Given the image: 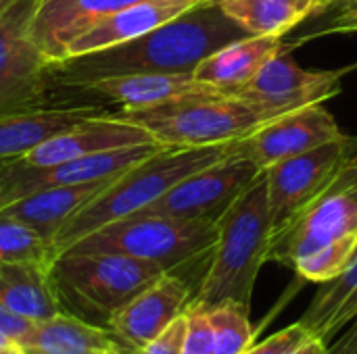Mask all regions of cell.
I'll return each instance as SVG.
<instances>
[{
    "instance_id": "8992f818",
    "label": "cell",
    "mask_w": 357,
    "mask_h": 354,
    "mask_svg": "<svg viewBox=\"0 0 357 354\" xmlns=\"http://www.w3.org/2000/svg\"><path fill=\"white\" fill-rule=\"evenodd\" d=\"M117 117L140 125L161 146L174 148L232 144L270 121L259 108L230 94L195 96L151 108H121Z\"/></svg>"
},
{
    "instance_id": "d6a6232c",
    "label": "cell",
    "mask_w": 357,
    "mask_h": 354,
    "mask_svg": "<svg viewBox=\"0 0 357 354\" xmlns=\"http://www.w3.org/2000/svg\"><path fill=\"white\" fill-rule=\"evenodd\" d=\"M289 354H331V346L320 338H310L305 344H301L299 348Z\"/></svg>"
},
{
    "instance_id": "5bb4252c",
    "label": "cell",
    "mask_w": 357,
    "mask_h": 354,
    "mask_svg": "<svg viewBox=\"0 0 357 354\" xmlns=\"http://www.w3.org/2000/svg\"><path fill=\"white\" fill-rule=\"evenodd\" d=\"M151 142H155L153 136L140 125H134L117 117V113L115 115L105 113L100 117L88 119L84 123H77L73 127L54 134L52 138L44 140L29 152L15 156L13 161L25 167H52L79 156L96 154L113 148L151 144Z\"/></svg>"
},
{
    "instance_id": "277c9868",
    "label": "cell",
    "mask_w": 357,
    "mask_h": 354,
    "mask_svg": "<svg viewBox=\"0 0 357 354\" xmlns=\"http://www.w3.org/2000/svg\"><path fill=\"white\" fill-rule=\"evenodd\" d=\"M230 154L228 144L224 146H201V148H174L161 146L151 156L142 159L126 173L115 177L96 198L82 207L54 236L52 246L56 257L79 238L94 230L113 223L117 219L140 213L142 209L157 202L176 184L188 175L222 161Z\"/></svg>"
},
{
    "instance_id": "4dcf8cb0",
    "label": "cell",
    "mask_w": 357,
    "mask_h": 354,
    "mask_svg": "<svg viewBox=\"0 0 357 354\" xmlns=\"http://www.w3.org/2000/svg\"><path fill=\"white\" fill-rule=\"evenodd\" d=\"M33 325V321L29 319H23L15 313H10L8 309H4L0 305V332L8 338H13L15 342H21L23 336L29 332V328Z\"/></svg>"
},
{
    "instance_id": "7a4b0ae2",
    "label": "cell",
    "mask_w": 357,
    "mask_h": 354,
    "mask_svg": "<svg viewBox=\"0 0 357 354\" xmlns=\"http://www.w3.org/2000/svg\"><path fill=\"white\" fill-rule=\"evenodd\" d=\"M357 250V163L347 161L331 184L272 232L270 257L299 277L326 284Z\"/></svg>"
},
{
    "instance_id": "f546056e",
    "label": "cell",
    "mask_w": 357,
    "mask_h": 354,
    "mask_svg": "<svg viewBox=\"0 0 357 354\" xmlns=\"http://www.w3.org/2000/svg\"><path fill=\"white\" fill-rule=\"evenodd\" d=\"M186 336V313L174 319L159 336H155L151 342H146L136 354H182Z\"/></svg>"
},
{
    "instance_id": "836d02e7",
    "label": "cell",
    "mask_w": 357,
    "mask_h": 354,
    "mask_svg": "<svg viewBox=\"0 0 357 354\" xmlns=\"http://www.w3.org/2000/svg\"><path fill=\"white\" fill-rule=\"evenodd\" d=\"M19 348H21L19 342H15L13 338L4 336V334L0 332V354H15Z\"/></svg>"
},
{
    "instance_id": "e0dca14e",
    "label": "cell",
    "mask_w": 357,
    "mask_h": 354,
    "mask_svg": "<svg viewBox=\"0 0 357 354\" xmlns=\"http://www.w3.org/2000/svg\"><path fill=\"white\" fill-rule=\"evenodd\" d=\"M201 2L205 0H140L96 21L90 29L71 42L65 58L98 52L136 40Z\"/></svg>"
},
{
    "instance_id": "d4e9b609",
    "label": "cell",
    "mask_w": 357,
    "mask_h": 354,
    "mask_svg": "<svg viewBox=\"0 0 357 354\" xmlns=\"http://www.w3.org/2000/svg\"><path fill=\"white\" fill-rule=\"evenodd\" d=\"M224 13L249 35L282 38L322 10V0H218Z\"/></svg>"
},
{
    "instance_id": "cb8c5ba5",
    "label": "cell",
    "mask_w": 357,
    "mask_h": 354,
    "mask_svg": "<svg viewBox=\"0 0 357 354\" xmlns=\"http://www.w3.org/2000/svg\"><path fill=\"white\" fill-rule=\"evenodd\" d=\"M357 317V250L345 269L331 282L320 284L299 323L326 344Z\"/></svg>"
},
{
    "instance_id": "2e32d148",
    "label": "cell",
    "mask_w": 357,
    "mask_h": 354,
    "mask_svg": "<svg viewBox=\"0 0 357 354\" xmlns=\"http://www.w3.org/2000/svg\"><path fill=\"white\" fill-rule=\"evenodd\" d=\"M140 0H40L31 21V38L50 63L67 56L75 38L102 17Z\"/></svg>"
},
{
    "instance_id": "52a82bcc",
    "label": "cell",
    "mask_w": 357,
    "mask_h": 354,
    "mask_svg": "<svg viewBox=\"0 0 357 354\" xmlns=\"http://www.w3.org/2000/svg\"><path fill=\"white\" fill-rule=\"evenodd\" d=\"M215 236L218 225L211 221L134 213L94 230L63 252H113L155 263L165 271H176L209 255Z\"/></svg>"
},
{
    "instance_id": "9a60e30c",
    "label": "cell",
    "mask_w": 357,
    "mask_h": 354,
    "mask_svg": "<svg viewBox=\"0 0 357 354\" xmlns=\"http://www.w3.org/2000/svg\"><path fill=\"white\" fill-rule=\"evenodd\" d=\"M190 300L188 284L176 275V271H167L115 311L107 328L123 344L138 351L159 336L174 319L184 315Z\"/></svg>"
},
{
    "instance_id": "ffe728a7",
    "label": "cell",
    "mask_w": 357,
    "mask_h": 354,
    "mask_svg": "<svg viewBox=\"0 0 357 354\" xmlns=\"http://www.w3.org/2000/svg\"><path fill=\"white\" fill-rule=\"evenodd\" d=\"M105 115L96 106H33L0 115V161L15 159L54 134Z\"/></svg>"
},
{
    "instance_id": "4fadbf2b",
    "label": "cell",
    "mask_w": 357,
    "mask_h": 354,
    "mask_svg": "<svg viewBox=\"0 0 357 354\" xmlns=\"http://www.w3.org/2000/svg\"><path fill=\"white\" fill-rule=\"evenodd\" d=\"M345 138L284 159L264 171L274 230L312 202L339 173L345 163Z\"/></svg>"
},
{
    "instance_id": "ac0fdd59",
    "label": "cell",
    "mask_w": 357,
    "mask_h": 354,
    "mask_svg": "<svg viewBox=\"0 0 357 354\" xmlns=\"http://www.w3.org/2000/svg\"><path fill=\"white\" fill-rule=\"evenodd\" d=\"M82 90L100 94L123 108H151L195 96L224 94L218 88L199 81L192 73H134L96 79Z\"/></svg>"
},
{
    "instance_id": "d6986e66",
    "label": "cell",
    "mask_w": 357,
    "mask_h": 354,
    "mask_svg": "<svg viewBox=\"0 0 357 354\" xmlns=\"http://www.w3.org/2000/svg\"><path fill=\"white\" fill-rule=\"evenodd\" d=\"M19 346L36 354H136L109 328L69 313L33 321Z\"/></svg>"
},
{
    "instance_id": "6da1fadb",
    "label": "cell",
    "mask_w": 357,
    "mask_h": 354,
    "mask_svg": "<svg viewBox=\"0 0 357 354\" xmlns=\"http://www.w3.org/2000/svg\"><path fill=\"white\" fill-rule=\"evenodd\" d=\"M245 35L218 0H205L136 40L52 63V81L82 90L117 75L192 73L211 52Z\"/></svg>"
},
{
    "instance_id": "5b68a950",
    "label": "cell",
    "mask_w": 357,
    "mask_h": 354,
    "mask_svg": "<svg viewBox=\"0 0 357 354\" xmlns=\"http://www.w3.org/2000/svg\"><path fill=\"white\" fill-rule=\"evenodd\" d=\"M163 273L155 263L113 252H63L50 265L63 313L105 328L115 311Z\"/></svg>"
},
{
    "instance_id": "7c38bea8",
    "label": "cell",
    "mask_w": 357,
    "mask_h": 354,
    "mask_svg": "<svg viewBox=\"0 0 357 354\" xmlns=\"http://www.w3.org/2000/svg\"><path fill=\"white\" fill-rule=\"evenodd\" d=\"M343 138L335 117L322 104H310L266 121L247 138L228 144V148L230 154L245 156L261 171H268L284 159Z\"/></svg>"
},
{
    "instance_id": "603a6c76",
    "label": "cell",
    "mask_w": 357,
    "mask_h": 354,
    "mask_svg": "<svg viewBox=\"0 0 357 354\" xmlns=\"http://www.w3.org/2000/svg\"><path fill=\"white\" fill-rule=\"evenodd\" d=\"M0 305L29 321L63 313L50 282V267L38 263H0Z\"/></svg>"
},
{
    "instance_id": "8fae6325",
    "label": "cell",
    "mask_w": 357,
    "mask_h": 354,
    "mask_svg": "<svg viewBox=\"0 0 357 354\" xmlns=\"http://www.w3.org/2000/svg\"><path fill=\"white\" fill-rule=\"evenodd\" d=\"M345 71H307L280 48L259 73L232 96L259 108L268 119L310 104H322L341 90Z\"/></svg>"
},
{
    "instance_id": "f1b7e54d",
    "label": "cell",
    "mask_w": 357,
    "mask_h": 354,
    "mask_svg": "<svg viewBox=\"0 0 357 354\" xmlns=\"http://www.w3.org/2000/svg\"><path fill=\"white\" fill-rule=\"evenodd\" d=\"M310 338H314L299 321L278 330L276 334H272L270 338H266L259 344H251L243 354H289L295 348H299L301 344H305Z\"/></svg>"
},
{
    "instance_id": "4316f807",
    "label": "cell",
    "mask_w": 357,
    "mask_h": 354,
    "mask_svg": "<svg viewBox=\"0 0 357 354\" xmlns=\"http://www.w3.org/2000/svg\"><path fill=\"white\" fill-rule=\"evenodd\" d=\"M249 313L238 305L226 303L207 311L211 334H213V354H243L255 342V330L249 321Z\"/></svg>"
},
{
    "instance_id": "7402d4cb",
    "label": "cell",
    "mask_w": 357,
    "mask_h": 354,
    "mask_svg": "<svg viewBox=\"0 0 357 354\" xmlns=\"http://www.w3.org/2000/svg\"><path fill=\"white\" fill-rule=\"evenodd\" d=\"M109 182H96V184H82V186H63V188H50L40 190L29 196H23L10 204L0 207V215L21 221L33 230H38L48 240H54V236L61 232V227L92 198H96L109 184Z\"/></svg>"
},
{
    "instance_id": "d590c367",
    "label": "cell",
    "mask_w": 357,
    "mask_h": 354,
    "mask_svg": "<svg viewBox=\"0 0 357 354\" xmlns=\"http://www.w3.org/2000/svg\"><path fill=\"white\" fill-rule=\"evenodd\" d=\"M13 2H15V0H0V15H2V13H4Z\"/></svg>"
},
{
    "instance_id": "484cf974",
    "label": "cell",
    "mask_w": 357,
    "mask_h": 354,
    "mask_svg": "<svg viewBox=\"0 0 357 354\" xmlns=\"http://www.w3.org/2000/svg\"><path fill=\"white\" fill-rule=\"evenodd\" d=\"M56 259L52 240L38 230L0 215V263L52 265Z\"/></svg>"
},
{
    "instance_id": "1f68e13d",
    "label": "cell",
    "mask_w": 357,
    "mask_h": 354,
    "mask_svg": "<svg viewBox=\"0 0 357 354\" xmlns=\"http://www.w3.org/2000/svg\"><path fill=\"white\" fill-rule=\"evenodd\" d=\"M331 354H357V317L341 332V338L331 346Z\"/></svg>"
},
{
    "instance_id": "44dd1931",
    "label": "cell",
    "mask_w": 357,
    "mask_h": 354,
    "mask_svg": "<svg viewBox=\"0 0 357 354\" xmlns=\"http://www.w3.org/2000/svg\"><path fill=\"white\" fill-rule=\"evenodd\" d=\"M280 48V38L245 35L203 58L192 71V75L199 81L209 83L220 92L232 96L243 86H247Z\"/></svg>"
},
{
    "instance_id": "30bf717a",
    "label": "cell",
    "mask_w": 357,
    "mask_h": 354,
    "mask_svg": "<svg viewBox=\"0 0 357 354\" xmlns=\"http://www.w3.org/2000/svg\"><path fill=\"white\" fill-rule=\"evenodd\" d=\"M159 148L161 144L157 142L113 148L65 161L52 167H25L13 159H4L0 161V207L40 190L115 179Z\"/></svg>"
},
{
    "instance_id": "9c48e42d",
    "label": "cell",
    "mask_w": 357,
    "mask_h": 354,
    "mask_svg": "<svg viewBox=\"0 0 357 354\" xmlns=\"http://www.w3.org/2000/svg\"><path fill=\"white\" fill-rule=\"evenodd\" d=\"M261 173L264 171L253 161L228 154L222 161L188 175L140 213L218 223V219Z\"/></svg>"
},
{
    "instance_id": "e575fe53",
    "label": "cell",
    "mask_w": 357,
    "mask_h": 354,
    "mask_svg": "<svg viewBox=\"0 0 357 354\" xmlns=\"http://www.w3.org/2000/svg\"><path fill=\"white\" fill-rule=\"evenodd\" d=\"M345 159L357 163V138H345Z\"/></svg>"
},
{
    "instance_id": "ba28073f",
    "label": "cell",
    "mask_w": 357,
    "mask_h": 354,
    "mask_svg": "<svg viewBox=\"0 0 357 354\" xmlns=\"http://www.w3.org/2000/svg\"><path fill=\"white\" fill-rule=\"evenodd\" d=\"M40 0H15L0 15V115L33 108L54 86L52 63L31 38Z\"/></svg>"
},
{
    "instance_id": "8d00e7d4",
    "label": "cell",
    "mask_w": 357,
    "mask_h": 354,
    "mask_svg": "<svg viewBox=\"0 0 357 354\" xmlns=\"http://www.w3.org/2000/svg\"><path fill=\"white\" fill-rule=\"evenodd\" d=\"M15 354H36V353H27V351H23V348H19V351H17V353Z\"/></svg>"
},
{
    "instance_id": "83f0119b",
    "label": "cell",
    "mask_w": 357,
    "mask_h": 354,
    "mask_svg": "<svg viewBox=\"0 0 357 354\" xmlns=\"http://www.w3.org/2000/svg\"><path fill=\"white\" fill-rule=\"evenodd\" d=\"M182 354H213V334L207 311L186 309V336Z\"/></svg>"
},
{
    "instance_id": "3957f363",
    "label": "cell",
    "mask_w": 357,
    "mask_h": 354,
    "mask_svg": "<svg viewBox=\"0 0 357 354\" xmlns=\"http://www.w3.org/2000/svg\"><path fill=\"white\" fill-rule=\"evenodd\" d=\"M209 265L188 309L209 311L218 305H238L251 311L253 290L272 244V215L266 173H261L218 219Z\"/></svg>"
}]
</instances>
